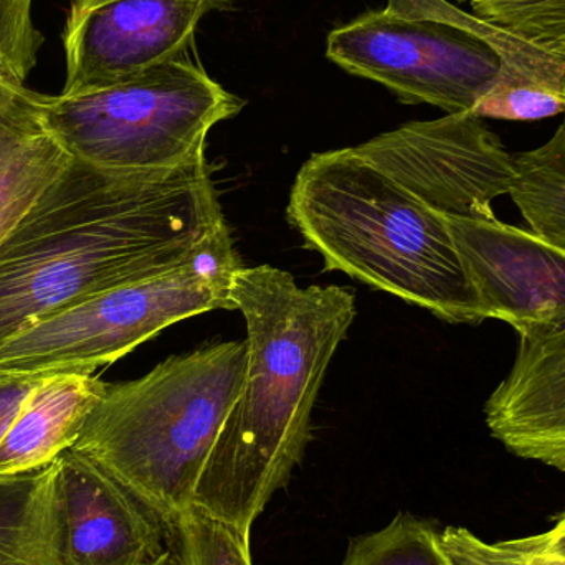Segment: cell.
<instances>
[{
  "label": "cell",
  "mask_w": 565,
  "mask_h": 565,
  "mask_svg": "<svg viewBox=\"0 0 565 565\" xmlns=\"http://www.w3.org/2000/svg\"><path fill=\"white\" fill-rule=\"evenodd\" d=\"M455 2H470V0H455Z\"/></svg>",
  "instance_id": "26"
},
{
  "label": "cell",
  "mask_w": 565,
  "mask_h": 565,
  "mask_svg": "<svg viewBox=\"0 0 565 565\" xmlns=\"http://www.w3.org/2000/svg\"><path fill=\"white\" fill-rule=\"evenodd\" d=\"M514 161L511 201L531 231L565 250V115L550 141L514 154Z\"/></svg>",
  "instance_id": "16"
},
{
  "label": "cell",
  "mask_w": 565,
  "mask_h": 565,
  "mask_svg": "<svg viewBox=\"0 0 565 565\" xmlns=\"http://www.w3.org/2000/svg\"><path fill=\"white\" fill-rule=\"evenodd\" d=\"M58 498L72 565H151L169 546L161 518L85 455L58 458Z\"/></svg>",
  "instance_id": "11"
},
{
  "label": "cell",
  "mask_w": 565,
  "mask_h": 565,
  "mask_svg": "<svg viewBox=\"0 0 565 565\" xmlns=\"http://www.w3.org/2000/svg\"><path fill=\"white\" fill-rule=\"evenodd\" d=\"M354 151L448 217H493L516 178L514 154L473 113L407 122Z\"/></svg>",
  "instance_id": "8"
},
{
  "label": "cell",
  "mask_w": 565,
  "mask_h": 565,
  "mask_svg": "<svg viewBox=\"0 0 565 565\" xmlns=\"http://www.w3.org/2000/svg\"><path fill=\"white\" fill-rule=\"evenodd\" d=\"M341 565H455L431 520L398 513L387 526L354 537Z\"/></svg>",
  "instance_id": "17"
},
{
  "label": "cell",
  "mask_w": 565,
  "mask_h": 565,
  "mask_svg": "<svg viewBox=\"0 0 565 565\" xmlns=\"http://www.w3.org/2000/svg\"><path fill=\"white\" fill-rule=\"evenodd\" d=\"M0 565H72L58 498V460L0 477Z\"/></svg>",
  "instance_id": "15"
},
{
  "label": "cell",
  "mask_w": 565,
  "mask_h": 565,
  "mask_svg": "<svg viewBox=\"0 0 565 565\" xmlns=\"http://www.w3.org/2000/svg\"><path fill=\"white\" fill-rule=\"evenodd\" d=\"M326 55L405 105L473 113L498 79L565 86V53L526 42L450 0H387L332 30Z\"/></svg>",
  "instance_id": "5"
},
{
  "label": "cell",
  "mask_w": 565,
  "mask_h": 565,
  "mask_svg": "<svg viewBox=\"0 0 565 565\" xmlns=\"http://www.w3.org/2000/svg\"><path fill=\"white\" fill-rule=\"evenodd\" d=\"M444 218L484 318L520 338L565 329L564 248L497 215Z\"/></svg>",
  "instance_id": "10"
},
{
  "label": "cell",
  "mask_w": 565,
  "mask_h": 565,
  "mask_svg": "<svg viewBox=\"0 0 565 565\" xmlns=\"http://www.w3.org/2000/svg\"><path fill=\"white\" fill-rule=\"evenodd\" d=\"M326 271H342L450 324L487 321L444 215L354 148L312 154L286 209Z\"/></svg>",
  "instance_id": "3"
},
{
  "label": "cell",
  "mask_w": 565,
  "mask_h": 565,
  "mask_svg": "<svg viewBox=\"0 0 565 565\" xmlns=\"http://www.w3.org/2000/svg\"><path fill=\"white\" fill-rule=\"evenodd\" d=\"M32 0H0V79L25 86L42 35L32 23Z\"/></svg>",
  "instance_id": "21"
},
{
  "label": "cell",
  "mask_w": 565,
  "mask_h": 565,
  "mask_svg": "<svg viewBox=\"0 0 565 565\" xmlns=\"http://www.w3.org/2000/svg\"><path fill=\"white\" fill-rule=\"evenodd\" d=\"M241 268L228 231L175 270L89 296L17 332L0 344V371L93 375L175 322L237 309L231 289Z\"/></svg>",
  "instance_id": "7"
},
{
  "label": "cell",
  "mask_w": 565,
  "mask_h": 565,
  "mask_svg": "<svg viewBox=\"0 0 565 565\" xmlns=\"http://www.w3.org/2000/svg\"><path fill=\"white\" fill-rule=\"evenodd\" d=\"M169 543L178 550L182 565H254L250 533L215 520L194 504L172 524Z\"/></svg>",
  "instance_id": "18"
},
{
  "label": "cell",
  "mask_w": 565,
  "mask_h": 565,
  "mask_svg": "<svg viewBox=\"0 0 565 565\" xmlns=\"http://www.w3.org/2000/svg\"><path fill=\"white\" fill-rule=\"evenodd\" d=\"M494 440L565 475V329L520 338L507 377L484 404Z\"/></svg>",
  "instance_id": "12"
},
{
  "label": "cell",
  "mask_w": 565,
  "mask_h": 565,
  "mask_svg": "<svg viewBox=\"0 0 565 565\" xmlns=\"http://www.w3.org/2000/svg\"><path fill=\"white\" fill-rule=\"evenodd\" d=\"M475 15L526 42L565 53V0H470Z\"/></svg>",
  "instance_id": "19"
},
{
  "label": "cell",
  "mask_w": 565,
  "mask_h": 565,
  "mask_svg": "<svg viewBox=\"0 0 565 565\" xmlns=\"http://www.w3.org/2000/svg\"><path fill=\"white\" fill-rule=\"evenodd\" d=\"M473 115L503 121H540L565 115V86L530 79H498Z\"/></svg>",
  "instance_id": "20"
},
{
  "label": "cell",
  "mask_w": 565,
  "mask_h": 565,
  "mask_svg": "<svg viewBox=\"0 0 565 565\" xmlns=\"http://www.w3.org/2000/svg\"><path fill=\"white\" fill-rule=\"evenodd\" d=\"M207 158L172 169L72 159L0 241V344L89 296L198 258L227 222Z\"/></svg>",
  "instance_id": "1"
},
{
  "label": "cell",
  "mask_w": 565,
  "mask_h": 565,
  "mask_svg": "<svg viewBox=\"0 0 565 565\" xmlns=\"http://www.w3.org/2000/svg\"><path fill=\"white\" fill-rule=\"evenodd\" d=\"M247 322V371L195 490L194 507L250 533L311 440L326 371L355 318L354 289L301 288L270 265L234 275Z\"/></svg>",
  "instance_id": "2"
},
{
  "label": "cell",
  "mask_w": 565,
  "mask_h": 565,
  "mask_svg": "<svg viewBox=\"0 0 565 565\" xmlns=\"http://www.w3.org/2000/svg\"><path fill=\"white\" fill-rule=\"evenodd\" d=\"M151 565H182V559L181 556H179L178 550L169 543L168 550Z\"/></svg>",
  "instance_id": "25"
},
{
  "label": "cell",
  "mask_w": 565,
  "mask_h": 565,
  "mask_svg": "<svg viewBox=\"0 0 565 565\" xmlns=\"http://www.w3.org/2000/svg\"><path fill=\"white\" fill-rule=\"evenodd\" d=\"M245 102L195 56L78 95L42 96L43 121L73 159L105 169H172L205 158L209 131Z\"/></svg>",
  "instance_id": "6"
},
{
  "label": "cell",
  "mask_w": 565,
  "mask_h": 565,
  "mask_svg": "<svg viewBox=\"0 0 565 565\" xmlns=\"http://www.w3.org/2000/svg\"><path fill=\"white\" fill-rule=\"evenodd\" d=\"M228 0H73L62 95L121 82L194 49L199 22Z\"/></svg>",
  "instance_id": "9"
},
{
  "label": "cell",
  "mask_w": 565,
  "mask_h": 565,
  "mask_svg": "<svg viewBox=\"0 0 565 565\" xmlns=\"http://www.w3.org/2000/svg\"><path fill=\"white\" fill-rule=\"evenodd\" d=\"M50 374H19L0 371V440L9 430L33 391Z\"/></svg>",
  "instance_id": "23"
},
{
  "label": "cell",
  "mask_w": 565,
  "mask_h": 565,
  "mask_svg": "<svg viewBox=\"0 0 565 565\" xmlns=\"http://www.w3.org/2000/svg\"><path fill=\"white\" fill-rule=\"evenodd\" d=\"M441 544L455 565H565L563 557L523 550L510 541L487 543L467 527H445Z\"/></svg>",
  "instance_id": "22"
},
{
  "label": "cell",
  "mask_w": 565,
  "mask_h": 565,
  "mask_svg": "<svg viewBox=\"0 0 565 565\" xmlns=\"http://www.w3.org/2000/svg\"><path fill=\"white\" fill-rule=\"evenodd\" d=\"M247 341L172 355L136 381L108 385L73 450L108 471L171 530L194 504L247 371Z\"/></svg>",
  "instance_id": "4"
},
{
  "label": "cell",
  "mask_w": 565,
  "mask_h": 565,
  "mask_svg": "<svg viewBox=\"0 0 565 565\" xmlns=\"http://www.w3.org/2000/svg\"><path fill=\"white\" fill-rule=\"evenodd\" d=\"M510 543L523 547V550L553 554V556L565 559V511L557 518L556 524L547 533L523 537V540H513Z\"/></svg>",
  "instance_id": "24"
},
{
  "label": "cell",
  "mask_w": 565,
  "mask_h": 565,
  "mask_svg": "<svg viewBox=\"0 0 565 565\" xmlns=\"http://www.w3.org/2000/svg\"><path fill=\"white\" fill-rule=\"evenodd\" d=\"M72 159L43 121L42 95L0 79V241Z\"/></svg>",
  "instance_id": "13"
},
{
  "label": "cell",
  "mask_w": 565,
  "mask_h": 565,
  "mask_svg": "<svg viewBox=\"0 0 565 565\" xmlns=\"http://www.w3.org/2000/svg\"><path fill=\"white\" fill-rule=\"evenodd\" d=\"M108 385L96 375H46L0 440V477L45 467L72 448Z\"/></svg>",
  "instance_id": "14"
}]
</instances>
